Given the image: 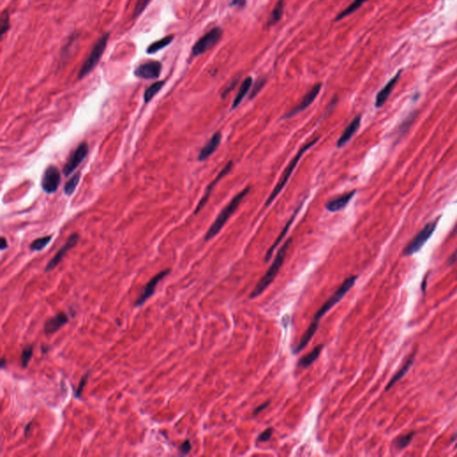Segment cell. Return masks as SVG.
Instances as JSON below:
<instances>
[{
  "instance_id": "6da1fadb",
  "label": "cell",
  "mask_w": 457,
  "mask_h": 457,
  "mask_svg": "<svg viewBox=\"0 0 457 457\" xmlns=\"http://www.w3.org/2000/svg\"><path fill=\"white\" fill-rule=\"evenodd\" d=\"M357 278H358V276L355 275L350 276L347 279H345L336 292L332 295L325 303L322 305V307L320 308L317 313H315L313 322H311V324L308 327L306 331L304 333L303 336L299 341V345L295 347V354H298L299 352H301L308 345V343L313 339L315 332L317 331L320 320L331 310V308L339 303L341 299L345 297V295L349 291L350 289L354 287Z\"/></svg>"
},
{
  "instance_id": "7a4b0ae2",
  "label": "cell",
  "mask_w": 457,
  "mask_h": 457,
  "mask_svg": "<svg viewBox=\"0 0 457 457\" xmlns=\"http://www.w3.org/2000/svg\"><path fill=\"white\" fill-rule=\"evenodd\" d=\"M250 190H251V187L245 188L242 191L238 193L231 200L229 201V203L220 213L219 215L214 222V224L211 225L210 228H208L207 232L205 233V241H209L212 238H215L217 234H219L221 229L224 228L225 224L228 222V218L233 215L235 211L237 210V208L240 205V203L245 198V196H247V194L250 192Z\"/></svg>"
},
{
  "instance_id": "3957f363",
  "label": "cell",
  "mask_w": 457,
  "mask_h": 457,
  "mask_svg": "<svg viewBox=\"0 0 457 457\" xmlns=\"http://www.w3.org/2000/svg\"><path fill=\"white\" fill-rule=\"evenodd\" d=\"M291 242H292V238H289L283 244V246L280 247V249L277 253L275 259H274L273 263L271 264L270 268L268 269V271H266V274L263 276V278L259 280V282L257 283L256 288L253 290L252 293L250 295V299H256L257 297H259L271 284V282L274 280L276 276H277L280 268H281V266L284 263L287 251H288Z\"/></svg>"
},
{
  "instance_id": "277c9868",
  "label": "cell",
  "mask_w": 457,
  "mask_h": 457,
  "mask_svg": "<svg viewBox=\"0 0 457 457\" xmlns=\"http://www.w3.org/2000/svg\"><path fill=\"white\" fill-rule=\"evenodd\" d=\"M318 141H319V138H315L314 140L308 142L307 144L304 145L303 147L300 149L298 154H296L294 158L292 159L290 161L288 167L285 169L284 173H282L281 177H280V181L277 183L275 188L273 189V190L271 193V195L268 196V199L266 202V206H269L271 205V203L273 201L275 200L276 197L278 196V195L280 194L281 190L284 189V187L286 186L287 182L289 181V178L291 176V174L294 172L295 168L297 167L298 163H299L300 159L303 156L304 154L308 150H310L313 146L316 144Z\"/></svg>"
},
{
  "instance_id": "5b68a950",
  "label": "cell",
  "mask_w": 457,
  "mask_h": 457,
  "mask_svg": "<svg viewBox=\"0 0 457 457\" xmlns=\"http://www.w3.org/2000/svg\"><path fill=\"white\" fill-rule=\"evenodd\" d=\"M109 37H110V33H106L98 38L97 42L95 43L93 48H92V50L89 54V57L83 63L80 70L79 71L78 79H83L84 77H86L87 75H89L95 69L96 66H98V62L101 59L103 54L105 52V49L108 46Z\"/></svg>"
},
{
  "instance_id": "8992f818",
  "label": "cell",
  "mask_w": 457,
  "mask_h": 457,
  "mask_svg": "<svg viewBox=\"0 0 457 457\" xmlns=\"http://www.w3.org/2000/svg\"><path fill=\"white\" fill-rule=\"evenodd\" d=\"M439 220H440V217H438L437 219L425 225L424 228H422L420 232L417 234L415 238L411 240L410 243L406 246L403 252L404 257H410L412 255H415L420 251L430 237L433 235L434 231L439 224Z\"/></svg>"
},
{
  "instance_id": "52a82bcc",
  "label": "cell",
  "mask_w": 457,
  "mask_h": 457,
  "mask_svg": "<svg viewBox=\"0 0 457 457\" xmlns=\"http://www.w3.org/2000/svg\"><path fill=\"white\" fill-rule=\"evenodd\" d=\"M223 36V30L219 27L212 29L210 32L205 33L203 37H201L192 47L191 56L196 57L208 51L211 48L215 47L217 43L219 42L221 38Z\"/></svg>"
},
{
  "instance_id": "ba28073f",
  "label": "cell",
  "mask_w": 457,
  "mask_h": 457,
  "mask_svg": "<svg viewBox=\"0 0 457 457\" xmlns=\"http://www.w3.org/2000/svg\"><path fill=\"white\" fill-rule=\"evenodd\" d=\"M89 145L87 142H82L77 147V149L71 154L69 158L67 159L63 173L66 176H69L75 172L77 167L79 166L85 157L89 154Z\"/></svg>"
},
{
  "instance_id": "9c48e42d",
  "label": "cell",
  "mask_w": 457,
  "mask_h": 457,
  "mask_svg": "<svg viewBox=\"0 0 457 457\" xmlns=\"http://www.w3.org/2000/svg\"><path fill=\"white\" fill-rule=\"evenodd\" d=\"M61 183V173L54 165L48 166L43 173L41 187L47 194H54L58 190Z\"/></svg>"
},
{
  "instance_id": "30bf717a",
  "label": "cell",
  "mask_w": 457,
  "mask_h": 457,
  "mask_svg": "<svg viewBox=\"0 0 457 457\" xmlns=\"http://www.w3.org/2000/svg\"><path fill=\"white\" fill-rule=\"evenodd\" d=\"M162 68V64L158 61H149L138 66L134 71V75L140 79H158Z\"/></svg>"
},
{
  "instance_id": "8fae6325",
  "label": "cell",
  "mask_w": 457,
  "mask_h": 457,
  "mask_svg": "<svg viewBox=\"0 0 457 457\" xmlns=\"http://www.w3.org/2000/svg\"><path fill=\"white\" fill-rule=\"evenodd\" d=\"M322 83H317V84L314 85L313 88L304 96L303 99L299 102V105L296 106L295 108H292L290 111L287 113L284 116L282 117V119H289V118L294 116L296 114H298L299 113L302 112L304 110H305L306 108H309L313 104V101L315 100V98H317L318 95H319L321 89H322Z\"/></svg>"
},
{
  "instance_id": "7c38bea8",
  "label": "cell",
  "mask_w": 457,
  "mask_h": 457,
  "mask_svg": "<svg viewBox=\"0 0 457 457\" xmlns=\"http://www.w3.org/2000/svg\"><path fill=\"white\" fill-rule=\"evenodd\" d=\"M171 271H172L171 269H166V270L160 271L159 273H157L156 275H154V277L147 283V285L145 286L144 290H143L142 294L140 295V298L136 300L135 307H140V306H142V305L146 303V301L154 295V290H155V288H156L157 284H158L161 280L164 279V277L169 275Z\"/></svg>"
},
{
  "instance_id": "4fadbf2b",
  "label": "cell",
  "mask_w": 457,
  "mask_h": 457,
  "mask_svg": "<svg viewBox=\"0 0 457 457\" xmlns=\"http://www.w3.org/2000/svg\"><path fill=\"white\" fill-rule=\"evenodd\" d=\"M79 236L77 233H74L71 235L70 237L67 239L66 244L61 247L60 249L58 250V252L56 253V256L52 258L50 261L47 263V266L45 268V271L46 272H48V271H51L56 268V266H58L60 264L61 261L63 260L64 257L66 256V253L68 252L69 250H71L72 248L77 245V243L79 242Z\"/></svg>"
},
{
  "instance_id": "5bb4252c",
  "label": "cell",
  "mask_w": 457,
  "mask_h": 457,
  "mask_svg": "<svg viewBox=\"0 0 457 457\" xmlns=\"http://www.w3.org/2000/svg\"><path fill=\"white\" fill-rule=\"evenodd\" d=\"M232 166H233V162H232V161H229V162L224 166V168L220 172L219 174L216 176L215 180L211 182L210 184L208 185V187L206 188L204 196H202V198H201V200L199 201V203L196 205V209H195V212H194V215H197V214L203 209V207L206 205L207 201L209 200L211 193L214 190L215 187L217 185V183H218L223 178L225 177V176L231 171Z\"/></svg>"
},
{
  "instance_id": "9a60e30c",
  "label": "cell",
  "mask_w": 457,
  "mask_h": 457,
  "mask_svg": "<svg viewBox=\"0 0 457 457\" xmlns=\"http://www.w3.org/2000/svg\"><path fill=\"white\" fill-rule=\"evenodd\" d=\"M356 194V190H352V191L347 192L344 195L332 198L330 201H328L325 204V209L331 213H336L340 211L343 210L346 207V205L349 204L350 201L354 197Z\"/></svg>"
},
{
  "instance_id": "2e32d148",
  "label": "cell",
  "mask_w": 457,
  "mask_h": 457,
  "mask_svg": "<svg viewBox=\"0 0 457 457\" xmlns=\"http://www.w3.org/2000/svg\"><path fill=\"white\" fill-rule=\"evenodd\" d=\"M222 142V133L220 131H216L214 135L211 137L210 140L206 142V144L200 150L199 154L197 156V160L199 162H204L206 159L209 158L212 154L215 153L217 149L219 148Z\"/></svg>"
},
{
  "instance_id": "e0dca14e",
  "label": "cell",
  "mask_w": 457,
  "mask_h": 457,
  "mask_svg": "<svg viewBox=\"0 0 457 457\" xmlns=\"http://www.w3.org/2000/svg\"><path fill=\"white\" fill-rule=\"evenodd\" d=\"M401 74L402 70L398 71L397 75H395L393 78H391V79L387 82V84L385 85L382 89L379 91L377 96H376V99H375V107L376 108H381L384 106V104L387 101V98H389L392 90L394 89L395 86L397 84L398 79L401 76Z\"/></svg>"
},
{
  "instance_id": "ac0fdd59",
  "label": "cell",
  "mask_w": 457,
  "mask_h": 457,
  "mask_svg": "<svg viewBox=\"0 0 457 457\" xmlns=\"http://www.w3.org/2000/svg\"><path fill=\"white\" fill-rule=\"evenodd\" d=\"M361 121H362V116L357 115L354 118V120L350 122L347 127L345 128L344 131L342 132L341 137L337 141V148L341 149L345 146L346 143L349 142L350 140L353 138L357 131L359 130L360 125H361Z\"/></svg>"
},
{
  "instance_id": "d6986e66",
  "label": "cell",
  "mask_w": 457,
  "mask_h": 457,
  "mask_svg": "<svg viewBox=\"0 0 457 457\" xmlns=\"http://www.w3.org/2000/svg\"><path fill=\"white\" fill-rule=\"evenodd\" d=\"M68 316L65 313H57L54 317L48 319L44 324V332L46 335H51L59 331L61 328L68 323Z\"/></svg>"
},
{
  "instance_id": "ffe728a7",
  "label": "cell",
  "mask_w": 457,
  "mask_h": 457,
  "mask_svg": "<svg viewBox=\"0 0 457 457\" xmlns=\"http://www.w3.org/2000/svg\"><path fill=\"white\" fill-rule=\"evenodd\" d=\"M302 206H303V202H302V203H301V204H300V205H299V206L296 208V210L294 211L293 215H291V217L289 218V222L286 224L284 228H283V229L281 230L280 236L277 238V239H276L275 241H274V243L271 245V247H270L268 250H267V252H266V257H265V261L268 262L269 260H270V259H271V256H272V254H273V252H274V250H275L276 247H278V246L280 245V243L281 242V240L284 238L285 236H286L287 233H288V231H289V228H290V226H291V224H293V222H294L295 219H296L297 215H299V211L301 210Z\"/></svg>"
},
{
  "instance_id": "44dd1931",
  "label": "cell",
  "mask_w": 457,
  "mask_h": 457,
  "mask_svg": "<svg viewBox=\"0 0 457 457\" xmlns=\"http://www.w3.org/2000/svg\"><path fill=\"white\" fill-rule=\"evenodd\" d=\"M415 356H416V351L414 352V353H413V354H412V355L409 356V358H408L407 361H406V364H404V365L402 366V368L400 369V370H399V371H398V372H397V373H396V374H395L393 377H392L391 380H390V381L388 382V384L387 385V387H386V388H385V390H386V391H388V390H389V389H390V388H391V387H393V386H394V385H395V384H396L397 381H400V380H401V379L403 378L405 375H406V373L409 372V370H410L411 367L413 366V364H414V363H415Z\"/></svg>"
},
{
  "instance_id": "7402d4cb",
  "label": "cell",
  "mask_w": 457,
  "mask_h": 457,
  "mask_svg": "<svg viewBox=\"0 0 457 457\" xmlns=\"http://www.w3.org/2000/svg\"><path fill=\"white\" fill-rule=\"evenodd\" d=\"M253 79L252 77H250V76L247 77V78H246V79L243 80L242 83L240 85V88H239L238 94H237V96L234 98L233 103H232V107H231V109H232V110H235V109L238 108V106L241 104L243 99L247 96V94L249 92V90L251 89Z\"/></svg>"
},
{
  "instance_id": "603a6c76",
  "label": "cell",
  "mask_w": 457,
  "mask_h": 457,
  "mask_svg": "<svg viewBox=\"0 0 457 457\" xmlns=\"http://www.w3.org/2000/svg\"><path fill=\"white\" fill-rule=\"evenodd\" d=\"M322 348H323V345H322V344L315 346V347L312 350V352H310L309 354L305 355L303 358L300 359V361L299 362V367L307 368L311 364H313V362L319 357V355H320L321 352H322Z\"/></svg>"
},
{
  "instance_id": "cb8c5ba5",
  "label": "cell",
  "mask_w": 457,
  "mask_h": 457,
  "mask_svg": "<svg viewBox=\"0 0 457 457\" xmlns=\"http://www.w3.org/2000/svg\"><path fill=\"white\" fill-rule=\"evenodd\" d=\"M284 7V0H279V1L277 2L275 6H274V8L272 10V12H271L270 18H269L268 22H267L268 27H271L272 25L278 24V23L280 22V19L282 18V15H283Z\"/></svg>"
},
{
  "instance_id": "d4e9b609",
  "label": "cell",
  "mask_w": 457,
  "mask_h": 457,
  "mask_svg": "<svg viewBox=\"0 0 457 457\" xmlns=\"http://www.w3.org/2000/svg\"><path fill=\"white\" fill-rule=\"evenodd\" d=\"M174 39V35H168L166 37L163 38L159 39L157 41H154L150 45V47L147 48V53L148 54H154L156 52L160 51L164 47H168L171 43L173 42Z\"/></svg>"
},
{
  "instance_id": "484cf974",
  "label": "cell",
  "mask_w": 457,
  "mask_h": 457,
  "mask_svg": "<svg viewBox=\"0 0 457 457\" xmlns=\"http://www.w3.org/2000/svg\"><path fill=\"white\" fill-rule=\"evenodd\" d=\"M367 1L368 0H354L345 9L343 10L341 13L337 15L335 21L339 22V21L345 18L346 16H348L350 14L355 13V11L359 9L360 7L364 5V3H366Z\"/></svg>"
},
{
  "instance_id": "4316f807",
  "label": "cell",
  "mask_w": 457,
  "mask_h": 457,
  "mask_svg": "<svg viewBox=\"0 0 457 457\" xmlns=\"http://www.w3.org/2000/svg\"><path fill=\"white\" fill-rule=\"evenodd\" d=\"M164 84H165L164 80H158L146 89L144 93L145 104L150 102L154 98V96L162 89Z\"/></svg>"
},
{
  "instance_id": "83f0119b",
  "label": "cell",
  "mask_w": 457,
  "mask_h": 457,
  "mask_svg": "<svg viewBox=\"0 0 457 457\" xmlns=\"http://www.w3.org/2000/svg\"><path fill=\"white\" fill-rule=\"evenodd\" d=\"M79 180H80V174L76 173L71 178L68 182H66L65 188H64V193L66 194V196H70L75 193V190L79 184Z\"/></svg>"
},
{
  "instance_id": "f1b7e54d",
  "label": "cell",
  "mask_w": 457,
  "mask_h": 457,
  "mask_svg": "<svg viewBox=\"0 0 457 457\" xmlns=\"http://www.w3.org/2000/svg\"><path fill=\"white\" fill-rule=\"evenodd\" d=\"M51 239L52 236H46L42 238H37L30 245V249L32 251H37V252L41 251L50 243Z\"/></svg>"
},
{
  "instance_id": "f546056e",
  "label": "cell",
  "mask_w": 457,
  "mask_h": 457,
  "mask_svg": "<svg viewBox=\"0 0 457 457\" xmlns=\"http://www.w3.org/2000/svg\"><path fill=\"white\" fill-rule=\"evenodd\" d=\"M415 431H412L410 433L406 434L404 436H400L398 437L396 440H395V446L396 448L398 449V450H402L404 448H406L407 446L410 445L412 440L415 438Z\"/></svg>"
},
{
  "instance_id": "4dcf8cb0",
  "label": "cell",
  "mask_w": 457,
  "mask_h": 457,
  "mask_svg": "<svg viewBox=\"0 0 457 457\" xmlns=\"http://www.w3.org/2000/svg\"><path fill=\"white\" fill-rule=\"evenodd\" d=\"M416 115H417V112L412 113L411 114L408 115V117H406V120L402 122L401 125L399 126V130L397 131L398 132L397 133L398 134V139L401 138L402 136L406 135V132L410 129L413 122L415 121Z\"/></svg>"
},
{
  "instance_id": "1f68e13d",
  "label": "cell",
  "mask_w": 457,
  "mask_h": 457,
  "mask_svg": "<svg viewBox=\"0 0 457 457\" xmlns=\"http://www.w3.org/2000/svg\"><path fill=\"white\" fill-rule=\"evenodd\" d=\"M33 355V345H27L24 346L22 351V355H21V364L23 368H26L28 366L30 361L32 360Z\"/></svg>"
},
{
  "instance_id": "d6a6232c",
  "label": "cell",
  "mask_w": 457,
  "mask_h": 457,
  "mask_svg": "<svg viewBox=\"0 0 457 457\" xmlns=\"http://www.w3.org/2000/svg\"><path fill=\"white\" fill-rule=\"evenodd\" d=\"M1 25H0V36L1 38L4 37L5 33L8 32L10 28V16L8 11L5 9L2 12L1 14V18H0Z\"/></svg>"
},
{
  "instance_id": "836d02e7",
  "label": "cell",
  "mask_w": 457,
  "mask_h": 457,
  "mask_svg": "<svg viewBox=\"0 0 457 457\" xmlns=\"http://www.w3.org/2000/svg\"><path fill=\"white\" fill-rule=\"evenodd\" d=\"M150 2L151 0H138L132 13V19L138 18L144 12L147 6L150 5Z\"/></svg>"
},
{
  "instance_id": "e575fe53",
  "label": "cell",
  "mask_w": 457,
  "mask_h": 457,
  "mask_svg": "<svg viewBox=\"0 0 457 457\" xmlns=\"http://www.w3.org/2000/svg\"><path fill=\"white\" fill-rule=\"evenodd\" d=\"M266 83V78H265V77H262V78L257 79V81L255 82V84H254V87H253L252 90H251V93L249 95V98L253 99V98H256V96L261 91Z\"/></svg>"
},
{
  "instance_id": "d590c367",
  "label": "cell",
  "mask_w": 457,
  "mask_h": 457,
  "mask_svg": "<svg viewBox=\"0 0 457 457\" xmlns=\"http://www.w3.org/2000/svg\"><path fill=\"white\" fill-rule=\"evenodd\" d=\"M89 376V373H85L84 375L82 376V378L80 379L79 385H78V387H77V390L75 391V397H77V398H79L80 396H81V393L83 391L85 386H86V384L88 382Z\"/></svg>"
},
{
  "instance_id": "8d00e7d4",
  "label": "cell",
  "mask_w": 457,
  "mask_h": 457,
  "mask_svg": "<svg viewBox=\"0 0 457 457\" xmlns=\"http://www.w3.org/2000/svg\"><path fill=\"white\" fill-rule=\"evenodd\" d=\"M272 433H273V429H272V428H268V429H266L263 433L260 434V436H259L258 439H257V441H258V442H261V443H264V442H266V441H268L269 439H271Z\"/></svg>"
},
{
  "instance_id": "74e56055",
  "label": "cell",
  "mask_w": 457,
  "mask_h": 457,
  "mask_svg": "<svg viewBox=\"0 0 457 457\" xmlns=\"http://www.w3.org/2000/svg\"><path fill=\"white\" fill-rule=\"evenodd\" d=\"M238 78H236V79H234L233 80H232V81H231V82H230V83L228 84V87H226V88H225V89H224V91H223V93H222V98H226V97L228 96V93H229V92H230V91H231V90H232V89H233L234 88H235V86L238 84Z\"/></svg>"
},
{
  "instance_id": "f35d334b",
  "label": "cell",
  "mask_w": 457,
  "mask_h": 457,
  "mask_svg": "<svg viewBox=\"0 0 457 457\" xmlns=\"http://www.w3.org/2000/svg\"><path fill=\"white\" fill-rule=\"evenodd\" d=\"M190 450H191V443L189 439H187L180 447V452L182 453V455H188L190 452Z\"/></svg>"
},
{
  "instance_id": "ab89813d",
  "label": "cell",
  "mask_w": 457,
  "mask_h": 457,
  "mask_svg": "<svg viewBox=\"0 0 457 457\" xmlns=\"http://www.w3.org/2000/svg\"><path fill=\"white\" fill-rule=\"evenodd\" d=\"M247 5V0H231L229 3V6H238V7H245Z\"/></svg>"
},
{
  "instance_id": "60d3db41",
  "label": "cell",
  "mask_w": 457,
  "mask_h": 457,
  "mask_svg": "<svg viewBox=\"0 0 457 457\" xmlns=\"http://www.w3.org/2000/svg\"><path fill=\"white\" fill-rule=\"evenodd\" d=\"M270 404H271V402L270 401L266 402V403H264V404L261 405V406H258V407H257V409L254 411V415H258L260 412L265 410V409H266L268 406H270Z\"/></svg>"
},
{
  "instance_id": "b9f144b4",
  "label": "cell",
  "mask_w": 457,
  "mask_h": 457,
  "mask_svg": "<svg viewBox=\"0 0 457 457\" xmlns=\"http://www.w3.org/2000/svg\"><path fill=\"white\" fill-rule=\"evenodd\" d=\"M457 261V250H456V251H455V252L453 253L452 256H451V257L448 258V265L449 266H453V265H454V264H455V263H456V262Z\"/></svg>"
},
{
  "instance_id": "7bdbcfd3",
  "label": "cell",
  "mask_w": 457,
  "mask_h": 457,
  "mask_svg": "<svg viewBox=\"0 0 457 457\" xmlns=\"http://www.w3.org/2000/svg\"><path fill=\"white\" fill-rule=\"evenodd\" d=\"M7 247H8V245H7L6 239H5V238H4V237H2V238H1V244H0V248H1V250H2V251L5 250V248H7Z\"/></svg>"
},
{
  "instance_id": "ee69618b",
  "label": "cell",
  "mask_w": 457,
  "mask_h": 457,
  "mask_svg": "<svg viewBox=\"0 0 457 457\" xmlns=\"http://www.w3.org/2000/svg\"><path fill=\"white\" fill-rule=\"evenodd\" d=\"M41 349H42L43 354H46L48 350L50 349V347L48 345H43L41 346Z\"/></svg>"
},
{
  "instance_id": "f6af8a7d",
  "label": "cell",
  "mask_w": 457,
  "mask_h": 457,
  "mask_svg": "<svg viewBox=\"0 0 457 457\" xmlns=\"http://www.w3.org/2000/svg\"><path fill=\"white\" fill-rule=\"evenodd\" d=\"M1 364V368H5V365H6V359H5V357H3V358H2V360H1V364Z\"/></svg>"
},
{
  "instance_id": "bcb514c9",
  "label": "cell",
  "mask_w": 457,
  "mask_h": 457,
  "mask_svg": "<svg viewBox=\"0 0 457 457\" xmlns=\"http://www.w3.org/2000/svg\"><path fill=\"white\" fill-rule=\"evenodd\" d=\"M32 424H33V423H32V422H30V423H29V424L26 426V428H25V431H24L25 436H27V434H28V431H30V429H31V426H32Z\"/></svg>"
},
{
  "instance_id": "7dc6e473",
  "label": "cell",
  "mask_w": 457,
  "mask_h": 457,
  "mask_svg": "<svg viewBox=\"0 0 457 457\" xmlns=\"http://www.w3.org/2000/svg\"><path fill=\"white\" fill-rule=\"evenodd\" d=\"M456 231H457V228H456Z\"/></svg>"
}]
</instances>
